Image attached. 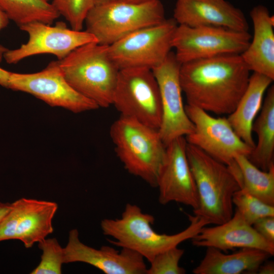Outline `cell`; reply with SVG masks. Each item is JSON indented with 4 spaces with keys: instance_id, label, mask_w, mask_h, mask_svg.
<instances>
[{
    "instance_id": "16",
    "label": "cell",
    "mask_w": 274,
    "mask_h": 274,
    "mask_svg": "<svg viewBox=\"0 0 274 274\" xmlns=\"http://www.w3.org/2000/svg\"><path fill=\"white\" fill-rule=\"evenodd\" d=\"M203 227L192 239L198 247H213L222 251L253 248L274 255V244L262 237L235 209L226 222L212 227Z\"/></svg>"
},
{
    "instance_id": "17",
    "label": "cell",
    "mask_w": 274,
    "mask_h": 274,
    "mask_svg": "<svg viewBox=\"0 0 274 274\" xmlns=\"http://www.w3.org/2000/svg\"><path fill=\"white\" fill-rule=\"evenodd\" d=\"M173 18L178 25L211 26L248 31L242 11L225 0H177Z\"/></svg>"
},
{
    "instance_id": "7",
    "label": "cell",
    "mask_w": 274,
    "mask_h": 274,
    "mask_svg": "<svg viewBox=\"0 0 274 274\" xmlns=\"http://www.w3.org/2000/svg\"><path fill=\"white\" fill-rule=\"evenodd\" d=\"M112 105L120 116L158 130L161 122V102L152 71L146 68L120 70Z\"/></svg>"
},
{
    "instance_id": "2",
    "label": "cell",
    "mask_w": 274,
    "mask_h": 274,
    "mask_svg": "<svg viewBox=\"0 0 274 274\" xmlns=\"http://www.w3.org/2000/svg\"><path fill=\"white\" fill-rule=\"evenodd\" d=\"M189 225L183 231L174 234H160L152 225L155 218L144 213L136 204L128 203L120 218L104 219L100 227L105 235L113 245L135 251L149 262L158 254L181 243L191 239L204 226L209 224L206 220L196 215H188Z\"/></svg>"
},
{
    "instance_id": "3",
    "label": "cell",
    "mask_w": 274,
    "mask_h": 274,
    "mask_svg": "<svg viewBox=\"0 0 274 274\" xmlns=\"http://www.w3.org/2000/svg\"><path fill=\"white\" fill-rule=\"evenodd\" d=\"M187 156L198 193L194 215L209 224H222L233 214L232 198L240 189L239 183L226 165L199 148L187 143Z\"/></svg>"
},
{
    "instance_id": "23",
    "label": "cell",
    "mask_w": 274,
    "mask_h": 274,
    "mask_svg": "<svg viewBox=\"0 0 274 274\" xmlns=\"http://www.w3.org/2000/svg\"><path fill=\"white\" fill-rule=\"evenodd\" d=\"M234 159L241 174V188L263 202L274 206V165L267 171L254 165L243 155Z\"/></svg>"
},
{
    "instance_id": "24",
    "label": "cell",
    "mask_w": 274,
    "mask_h": 274,
    "mask_svg": "<svg viewBox=\"0 0 274 274\" xmlns=\"http://www.w3.org/2000/svg\"><path fill=\"white\" fill-rule=\"evenodd\" d=\"M0 8L19 27L33 22L51 24L60 16L46 0H0Z\"/></svg>"
},
{
    "instance_id": "37",
    "label": "cell",
    "mask_w": 274,
    "mask_h": 274,
    "mask_svg": "<svg viewBox=\"0 0 274 274\" xmlns=\"http://www.w3.org/2000/svg\"><path fill=\"white\" fill-rule=\"evenodd\" d=\"M46 1L50 2V1H52V0H46Z\"/></svg>"
},
{
    "instance_id": "14",
    "label": "cell",
    "mask_w": 274,
    "mask_h": 274,
    "mask_svg": "<svg viewBox=\"0 0 274 274\" xmlns=\"http://www.w3.org/2000/svg\"><path fill=\"white\" fill-rule=\"evenodd\" d=\"M187 144L185 137L181 136L166 145V159L157 187L160 204L174 201L190 206L194 210L198 207V197L187 156Z\"/></svg>"
},
{
    "instance_id": "9",
    "label": "cell",
    "mask_w": 274,
    "mask_h": 274,
    "mask_svg": "<svg viewBox=\"0 0 274 274\" xmlns=\"http://www.w3.org/2000/svg\"><path fill=\"white\" fill-rule=\"evenodd\" d=\"M251 36L248 31L221 27L177 25L172 46L179 62L224 54H241L248 47Z\"/></svg>"
},
{
    "instance_id": "34",
    "label": "cell",
    "mask_w": 274,
    "mask_h": 274,
    "mask_svg": "<svg viewBox=\"0 0 274 274\" xmlns=\"http://www.w3.org/2000/svg\"><path fill=\"white\" fill-rule=\"evenodd\" d=\"M12 208V203L0 202V223Z\"/></svg>"
},
{
    "instance_id": "20",
    "label": "cell",
    "mask_w": 274,
    "mask_h": 274,
    "mask_svg": "<svg viewBox=\"0 0 274 274\" xmlns=\"http://www.w3.org/2000/svg\"><path fill=\"white\" fill-rule=\"evenodd\" d=\"M271 256L257 249L243 248L225 254L213 247H207L204 257L193 269L194 274H240L257 273L260 265Z\"/></svg>"
},
{
    "instance_id": "10",
    "label": "cell",
    "mask_w": 274,
    "mask_h": 274,
    "mask_svg": "<svg viewBox=\"0 0 274 274\" xmlns=\"http://www.w3.org/2000/svg\"><path fill=\"white\" fill-rule=\"evenodd\" d=\"M186 113L194 125L192 133L185 136L192 145L231 169L237 166L236 155L249 156L253 148L235 133L227 117H214L194 106H185Z\"/></svg>"
},
{
    "instance_id": "28",
    "label": "cell",
    "mask_w": 274,
    "mask_h": 274,
    "mask_svg": "<svg viewBox=\"0 0 274 274\" xmlns=\"http://www.w3.org/2000/svg\"><path fill=\"white\" fill-rule=\"evenodd\" d=\"M184 250L177 247L167 249L157 254L150 262L146 274H184L186 270L179 266V262Z\"/></svg>"
},
{
    "instance_id": "19",
    "label": "cell",
    "mask_w": 274,
    "mask_h": 274,
    "mask_svg": "<svg viewBox=\"0 0 274 274\" xmlns=\"http://www.w3.org/2000/svg\"><path fill=\"white\" fill-rule=\"evenodd\" d=\"M273 80L264 75L253 73L248 85L234 110L227 119L237 135L254 148L252 126L261 110L264 94Z\"/></svg>"
},
{
    "instance_id": "29",
    "label": "cell",
    "mask_w": 274,
    "mask_h": 274,
    "mask_svg": "<svg viewBox=\"0 0 274 274\" xmlns=\"http://www.w3.org/2000/svg\"><path fill=\"white\" fill-rule=\"evenodd\" d=\"M25 198H21L12 203V208L0 223V242L15 239L18 224L23 211Z\"/></svg>"
},
{
    "instance_id": "27",
    "label": "cell",
    "mask_w": 274,
    "mask_h": 274,
    "mask_svg": "<svg viewBox=\"0 0 274 274\" xmlns=\"http://www.w3.org/2000/svg\"><path fill=\"white\" fill-rule=\"evenodd\" d=\"M51 4L76 30H82L88 13L95 5L94 0H52Z\"/></svg>"
},
{
    "instance_id": "11",
    "label": "cell",
    "mask_w": 274,
    "mask_h": 274,
    "mask_svg": "<svg viewBox=\"0 0 274 274\" xmlns=\"http://www.w3.org/2000/svg\"><path fill=\"white\" fill-rule=\"evenodd\" d=\"M9 88L29 93L51 106L61 107L75 113L99 108L70 85L57 61L50 62L44 70L35 73L11 72Z\"/></svg>"
},
{
    "instance_id": "15",
    "label": "cell",
    "mask_w": 274,
    "mask_h": 274,
    "mask_svg": "<svg viewBox=\"0 0 274 274\" xmlns=\"http://www.w3.org/2000/svg\"><path fill=\"white\" fill-rule=\"evenodd\" d=\"M63 254L64 263L83 262L106 274H146L147 269L145 259L138 253L108 246L99 249L89 247L81 242L77 229L70 231Z\"/></svg>"
},
{
    "instance_id": "8",
    "label": "cell",
    "mask_w": 274,
    "mask_h": 274,
    "mask_svg": "<svg viewBox=\"0 0 274 274\" xmlns=\"http://www.w3.org/2000/svg\"><path fill=\"white\" fill-rule=\"evenodd\" d=\"M177 25L173 18L137 30L108 46L110 56L120 70H152L161 64L170 52Z\"/></svg>"
},
{
    "instance_id": "13",
    "label": "cell",
    "mask_w": 274,
    "mask_h": 274,
    "mask_svg": "<svg viewBox=\"0 0 274 274\" xmlns=\"http://www.w3.org/2000/svg\"><path fill=\"white\" fill-rule=\"evenodd\" d=\"M181 63L175 53L168 54L164 61L152 70L158 83L161 102V122L158 129L164 144L186 136L194 130L183 105L180 81Z\"/></svg>"
},
{
    "instance_id": "26",
    "label": "cell",
    "mask_w": 274,
    "mask_h": 274,
    "mask_svg": "<svg viewBox=\"0 0 274 274\" xmlns=\"http://www.w3.org/2000/svg\"><path fill=\"white\" fill-rule=\"evenodd\" d=\"M42 251L39 264L30 272L31 274H60L64 263L63 248L55 238L44 239L38 243Z\"/></svg>"
},
{
    "instance_id": "36",
    "label": "cell",
    "mask_w": 274,
    "mask_h": 274,
    "mask_svg": "<svg viewBox=\"0 0 274 274\" xmlns=\"http://www.w3.org/2000/svg\"><path fill=\"white\" fill-rule=\"evenodd\" d=\"M123 2L131 3H142L147 2L150 0H120Z\"/></svg>"
},
{
    "instance_id": "1",
    "label": "cell",
    "mask_w": 274,
    "mask_h": 274,
    "mask_svg": "<svg viewBox=\"0 0 274 274\" xmlns=\"http://www.w3.org/2000/svg\"><path fill=\"white\" fill-rule=\"evenodd\" d=\"M250 72L241 54H224L181 63L180 81L188 105L228 115L247 88Z\"/></svg>"
},
{
    "instance_id": "22",
    "label": "cell",
    "mask_w": 274,
    "mask_h": 274,
    "mask_svg": "<svg viewBox=\"0 0 274 274\" xmlns=\"http://www.w3.org/2000/svg\"><path fill=\"white\" fill-rule=\"evenodd\" d=\"M260 113L252 126L257 143L248 157L256 166L268 170L274 165V86H270L263 100Z\"/></svg>"
},
{
    "instance_id": "30",
    "label": "cell",
    "mask_w": 274,
    "mask_h": 274,
    "mask_svg": "<svg viewBox=\"0 0 274 274\" xmlns=\"http://www.w3.org/2000/svg\"><path fill=\"white\" fill-rule=\"evenodd\" d=\"M252 226L262 237L268 242L274 244V216L260 218Z\"/></svg>"
},
{
    "instance_id": "35",
    "label": "cell",
    "mask_w": 274,
    "mask_h": 274,
    "mask_svg": "<svg viewBox=\"0 0 274 274\" xmlns=\"http://www.w3.org/2000/svg\"><path fill=\"white\" fill-rule=\"evenodd\" d=\"M95 3V5H102L105 4H108L111 3L117 0H94Z\"/></svg>"
},
{
    "instance_id": "21",
    "label": "cell",
    "mask_w": 274,
    "mask_h": 274,
    "mask_svg": "<svg viewBox=\"0 0 274 274\" xmlns=\"http://www.w3.org/2000/svg\"><path fill=\"white\" fill-rule=\"evenodd\" d=\"M57 209L55 202L25 198L15 239L30 248L35 243L45 239L53 231L52 222Z\"/></svg>"
},
{
    "instance_id": "5",
    "label": "cell",
    "mask_w": 274,
    "mask_h": 274,
    "mask_svg": "<svg viewBox=\"0 0 274 274\" xmlns=\"http://www.w3.org/2000/svg\"><path fill=\"white\" fill-rule=\"evenodd\" d=\"M110 133L116 154L125 169L157 187L166 155V146L158 130L120 116L111 125Z\"/></svg>"
},
{
    "instance_id": "18",
    "label": "cell",
    "mask_w": 274,
    "mask_h": 274,
    "mask_svg": "<svg viewBox=\"0 0 274 274\" xmlns=\"http://www.w3.org/2000/svg\"><path fill=\"white\" fill-rule=\"evenodd\" d=\"M254 33L247 48L241 54L250 71L274 80V17L266 7L258 5L250 14Z\"/></svg>"
},
{
    "instance_id": "12",
    "label": "cell",
    "mask_w": 274,
    "mask_h": 274,
    "mask_svg": "<svg viewBox=\"0 0 274 274\" xmlns=\"http://www.w3.org/2000/svg\"><path fill=\"white\" fill-rule=\"evenodd\" d=\"M19 28L28 34V40L18 48L5 52L4 58L9 64H15L25 58L41 54H52L61 60L82 45L97 43L95 37L86 30L69 28L63 22H57L54 26L33 22Z\"/></svg>"
},
{
    "instance_id": "32",
    "label": "cell",
    "mask_w": 274,
    "mask_h": 274,
    "mask_svg": "<svg viewBox=\"0 0 274 274\" xmlns=\"http://www.w3.org/2000/svg\"><path fill=\"white\" fill-rule=\"evenodd\" d=\"M257 273L260 274H273L274 263L273 261L264 262L258 268Z\"/></svg>"
},
{
    "instance_id": "6",
    "label": "cell",
    "mask_w": 274,
    "mask_h": 274,
    "mask_svg": "<svg viewBox=\"0 0 274 274\" xmlns=\"http://www.w3.org/2000/svg\"><path fill=\"white\" fill-rule=\"evenodd\" d=\"M166 19L160 0L131 3L117 0L96 5L88 13L86 30L93 35L97 43L110 46L130 34Z\"/></svg>"
},
{
    "instance_id": "25",
    "label": "cell",
    "mask_w": 274,
    "mask_h": 274,
    "mask_svg": "<svg viewBox=\"0 0 274 274\" xmlns=\"http://www.w3.org/2000/svg\"><path fill=\"white\" fill-rule=\"evenodd\" d=\"M232 201L235 209L251 225L260 218L274 216V206L263 202L241 189L234 193Z\"/></svg>"
},
{
    "instance_id": "4",
    "label": "cell",
    "mask_w": 274,
    "mask_h": 274,
    "mask_svg": "<svg viewBox=\"0 0 274 274\" xmlns=\"http://www.w3.org/2000/svg\"><path fill=\"white\" fill-rule=\"evenodd\" d=\"M57 61L64 78L77 92L98 108L112 105L120 70L110 56L108 46L88 43Z\"/></svg>"
},
{
    "instance_id": "31",
    "label": "cell",
    "mask_w": 274,
    "mask_h": 274,
    "mask_svg": "<svg viewBox=\"0 0 274 274\" xmlns=\"http://www.w3.org/2000/svg\"><path fill=\"white\" fill-rule=\"evenodd\" d=\"M9 19L7 15L0 8V31L7 26ZM8 50L4 46L0 45V63L4 58V54Z\"/></svg>"
},
{
    "instance_id": "33",
    "label": "cell",
    "mask_w": 274,
    "mask_h": 274,
    "mask_svg": "<svg viewBox=\"0 0 274 274\" xmlns=\"http://www.w3.org/2000/svg\"><path fill=\"white\" fill-rule=\"evenodd\" d=\"M11 73L0 67V86L9 88V80Z\"/></svg>"
}]
</instances>
